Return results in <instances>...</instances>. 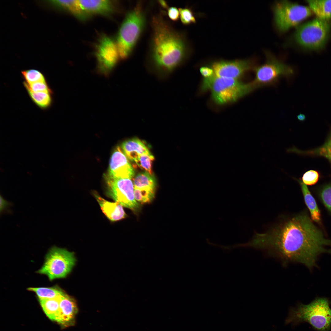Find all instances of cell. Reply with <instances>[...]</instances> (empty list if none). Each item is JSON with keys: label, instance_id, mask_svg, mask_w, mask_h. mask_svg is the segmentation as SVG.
Masks as SVG:
<instances>
[{"label": "cell", "instance_id": "cell-9", "mask_svg": "<svg viewBox=\"0 0 331 331\" xmlns=\"http://www.w3.org/2000/svg\"><path fill=\"white\" fill-rule=\"evenodd\" d=\"M253 69L255 78L251 82L255 89L272 85L280 78L289 77L294 74L291 67L275 59H269L265 63Z\"/></svg>", "mask_w": 331, "mask_h": 331}, {"label": "cell", "instance_id": "cell-13", "mask_svg": "<svg viewBox=\"0 0 331 331\" xmlns=\"http://www.w3.org/2000/svg\"><path fill=\"white\" fill-rule=\"evenodd\" d=\"M122 149L117 147L110 159L108 177L114 178L131 179L135 172Z\"/></svg>", "mask_w": 331, "mask_h": 331}, {"label": "cell", "instance_id": "cell-16", "mask_svg": "<svg viewBox=\"0 0 331 331\" xmlns=\"http://www.w3.org/2000/svg\"><path fill=\"white\" fill-rule=\"evenodd\" d=\"M78 1L82 10L88 15L90 14L108 15L114 9L113 3L110 0Z\"/></svg>", "mask_w": 331, "mask_h": 331}, {"label": "cell", "instance_id": "cell-2", "mask_svg": "<svg viewBox=\"0 0 331 331\" xmlns=\"http://www.w3.org/2000/svg\"><path fill=\"white\" fill-rule=\"evenodd\" d=\"M151 23L149 64L158 75L165 76L188 58L191 49L185 34L174 29L162 15H154Z\"/></svg>", "mask_w": 331, "mask_h": 331}, {"label": "cell", "instance_id": "cell-15", "mask_svg": "<svg viewBox=\"0 0 331 331\" xmlns=\"http://www.w3.org/2000/svg\"><path fill=\"white\" fill-rule=\"evenodd\" d=\"M94 195L102 212L110 220L116 221L126 217L123 207L120 204L116 202L108 201L96 192Z\"/></svg>", "mask_w": 331, "mask_h": 331}, {"label": "cell", "instance_id": "cell-10", "mask_svg": "<svg viewBox=\"0 0 331 331\" xmlns=\"http://www.w3.org/2000/svg\"><path fill=\"white\" fill-rule=\"evenodd\" d=\"M108 196L123 207L137 211L139 205L134 195V186L131 179L114 178L107 177Z\"/></svg>", "mask_w": 331, "mask_h": 331}, {"label": "cell", "instance_id": "cell-7", "mask_svg": "<svg viewBox=\"0 0 331 331\" xmlns=\"http://www.w3.org/2000/svg\"><path fill=\"white\" fill-rule=\"evenodd\" d=\"M75 261L73 253L53 246L49 250L43 266L37 272L46 275L50 280L64 278L70 272Z\"/></svg>", "mask_w": 331, "mask_h": 331}, {"label": "cell", "instance_id": "cell-23", "mask_svg": "<svg viewBox=\"0 0 331 331\" xmlns=\"http://www.w3.org/2000/svg\"><path fill=\"white\" fill-rule=\"evenodd\" d=\"M61 296L56 298L39 300L45 314L52 320H55L59 311Z\"/></svg>", "mask_w": 331, "mask_h": 331}, {"label": "cell", "instance_id": "cell-25", "mask_svg": "<svg viewBox=\"0 0 331 331\" xmlns=\"http://www.w3.org/2000/svg\"><path fill=\"white\" fill-rule=\"evenodd\" d=\"M30 97L33 102L39 108L46 109L51 105L52 93L46 92H33L27 91Z\"/></svg>", "mask_w": 331, "mask_h": 331}, {"label": "cell", "instance_id": "cell-35", "mask_svg": "<svg viewBox=\"0 0 331 331\" xmlns=\"http://www.w3.org/2000/svg\"><path fill=\"white\" fill-rule=\"evenodd\" d=\"M200 71L204 78H209L215 75L213 69L210 66L202 67Z\"/></svg>", "mask_w": 331, "mask_h": 331}, {"label": "cell", "instance_id": "cell-19", "mask_svg": "<svg viewBox=\"0 0 331 331\" xmlns=\"http://www.w3.org/2000/svg\"><path fill=\"white\" fill-rule=\"evenodd\" d=\"M297 180L300 185L305 204L309 210L312 219L316 222H319L321 219L320 211L314 198L306 185L302 181Z\"/></svg>", "mask_w": 331, "mask_h": 331}, {"label": "cell", "instance_id": "cell-4", "mask_svg": "<svg viewBox=\"0 0 331 331\" xmlns=\"http://www.w3.org/2000/svg\"><path fill=\"white\" fill-rule=\"evenodd\" d=\"M146 24L145 13L139 2L127 14L118 32L116 43L121 59H125L131 54Z\"/></svg>", "mask_w": 331, "mask_h": 331}, {"label": "cell", "instance_id": "cell-8", "mask_svg": "<svg viewBox=\"0 0 331 331\" xmlns=\"http://www.w3.org/2000/svg\"><path fill=\"white\" fill-rule=\"evenodd\" d=\"M273 10L276 26L282 32L297 25L313 12L309 7L287 1L276 2Z\"/></svg>", "mask_w": 331, "mask_h": 331}, {"label": "cell", "instance_id": "cell-17", "mask_svg": "<svg viewBox=\"0 0 331 331\" xmlns=\"http://www.w3.org/2000/svg\"><path fill=\"white\" fill-rule=\"evenodd\" d=\"M121 147L127 158L131 161H135L143 154H152L144 142L137 138L125 141Z\"/></svg>", "mask_w": 331, "mask_h": 331}, {"label": "cell", "instance_id": "cell-6", "mask_svg": "<svg viewBox=\"0 0 331 331\" xmlns=\"http://www.w3.org/2000/svg\"><path fill=\"white\" fill-rule=\"evenodd\" d=\"M330 25L329 20L317 17L298 27L295 33V39L306 48H320L327 39Z\"/></svg>", "mask_w": 331, "mask_h": 331}, {"label": "cell", "instance_id": "cell-21", "mask_svg": "<svg viewBox=\"0 0 331 331\" xmlns=\"http://www.w3.org/2000/svg\"><path fill=\"white\" fill-rule=\"evenodd\" d=\"M133 182L134 188L155 191L156 180L152 175L147 172L145 171L137 174L133 178Z\"/></svg>", "mask_w": 331, "mask_h": 331}, {"label": "cell", "instance_id": "cell-30", "mask_svg": "<svg viewBox=\"0 0 331 331\" xmlns=\"http://www.w3.org/2000/svg\"><path fill=\"white\" fill-rule=\"evenodd\" d=\"M23 84L27 91L33 92H46L52 93V91L49 86L47 82H38L28 84L24 81Z\"/></svg>", "mask_w": 331, "mask_h": 331}, {"label": "cell", "instance_id": "cell-32", "mask_svg": "<svg viewBox=\"0 0 331 331\" xmlns=\"http://www.w3.org/2000/svg\"><path fill=\"white\" fill-rule=\"evenodd\" d=\"M320 196L325 205L331 211V185L323 188L321 191Z\"/></svg>", "mask_w": 331, "mask_h": 331}, {"label": "cell", "instance_id": "cell-20", "mask_svg": "<svg viewBox=\"0 0 331 331\" xmlns=\"http://www.w3.org/2000/svg\"><path fill=\"white\" fill-rule=\"evenodd\" d=\"M51 2L53 5L70 12L79 19L85 20L88 16L81 8L78 0H53Z\"/></svg>", "mask_w": 331, "mask_h": 331}, {"label": "cell", "instance_id": "cell-24", "mask_svg": "<svg viewBox=\"0 0 331 331\" xmlns=\"http://www.w3.org/2000/svg\"><path fill=\"white\" fill-rule=\"evenodd\" d=\"M295 152L301 154L324 157L331 163V133L326 141L321 146L314 149L304 151L296 149Z\"/></svg>", "mask_w": 331, "mask_h": 331}, {"label": "cell", "instance_id": "cell-22", "mask_svg": "<svg viewBox=\"0 0 331 331\" xmlns=\"http://www.w3.org/2000/svg\"><path fill=\"white\" fill-rule=\"evenodd\" d=\"M27 290L35 292L39 300L59 297L64 292L56 286L48 287H29Z\"/></svg>", "mask_w": 331, "mask_h": 331}, {"label": "cell", "instance_id": "cell-36", "mask_svg": "<svg viewBox=\"0 0 331 331\" xmlns=\"http://www.w3.org/2000/svg\"><path fill=\"white\" fill-rule=\"evenodd\" d=\"M158 3L159 5L165 9H168L169 8L168 5L167 3L165 1L163 0H160L158 1Z\"/></svg>", "mask_w": 331, "mask_h": 331}, {"label": "cell", "instance_id": "cell-5", "mask_svg": "<svg viewBox=\"0 0 331 331\" xmlns=\"http://www.w3.org/2000/svg\"><path fill=\"white\" fill-rule=\"evenodd\" d=\"M202 89L210 90L213 101L220 105L236 101L255 89L251 82L245 83L238 79L220 77L215 75L204 79Z\"/></svg>", "mask_w": 331, "mask_h": 331}, {"label": "cell", "instance_id": "cell-18", "mask_svg": "<svg viewBox=\"0 0 331 331\" xmlns=\"http://www.w3.org/2000/svg\"><path fill=\"white\" fill-rule=\"evenodd\" d=\"M309 7L317 17L329 20L331 18V0L307 1Z\"/></svg>", "mask_w": 331, "mask_h": 331}, {"label": "cell", "instance_id": "cell-14", "mask_svg": "<svg viewBox=\"0 0 331 331\" xmlns=\"http://www.w3.org/2000/svg\"><path fill=\"white\" fill-rule=\"evenodd\" d=\"M78 311L74 300L64 292L60 297L59 309L55 321L64 326L73 325Z\"/></svg>", "mask_w": 331, "mask_h": 331}, {"label": "cell", "instance_id": "cell-31", "mask_svg": "<svg viewBox=\"0 0 331 331\" xmlns=\"http://www.w3.org/2000/svg\"><path fill=\"white\" fill-rule=\"evenodd\" d=\"M319 177V173L317 171L311 170L303 174L302 179V182L306 185H311L316 183Z\"/></svg>", "mask_w": 331, "mask_h": 331}, {"label": "cell", "instance_id": "cell-37", "mask_svg": "<svg viewBox=\"0 0 331 331\" xmlns=\"http://www.w3.org/2000/svg\"><path fill=\"white\" fill-rule=\"evenodd\" d=\"M297 118L299 121H303L305 120L306 117L304 114H300L297 116Z\"/></svg>", "mask_w": 331, "mask_h": 331}, {"label": "cell", "instance_id": "cell-3", "mask_svg": "<svg viewBox=\"0 0 331 331\" xmlns=\"http://www.w3.org/2000/svg\"><path fill=\"white\" fill-rule=\"evenodd\" d=\"M285 322L287 324L306 322L318 331H328L331 326L329 302L319 298L308 304H300L291 310Z\"/></svg>", "mask_w": 331, "mask_h": 331}, {"label": "cell", "instance_id": "cell-12", "mask_svg": "<svg viewBox=\"0 0 331 331\" xmlns=\"http://www.w3.org/2000/svg\"><path fill=\"white\" fill-rule=\"evenodd\" d=\"M210 66L216 76L238 79L253 69L251 62L248 59L218 60L212 62Z\"/></svg>", "mask_w": 331, "mask_h": 331}, {"label": "cell", "instance_id": "cell-26", "mask_svg": "<svg viewBox=\"0 0 331 331\" xmlns=\"http://www.w3.org/2000/svg\"><path fill=\"white\" fill-rule=\"evenodd\" d=\"M21 73L24 82L28 84L46 82L44 75L37 70L31 69L23 70Z\"/></svg>", "mask_w": 331, "mask_h": 331}, {"label": "cell", "instance_id": "cell-27", "mask_svg": "<svg viewBox=\"0 0 331 331\" xmlns=\"http://www.w3.org/2000/svg\"><path fill=\"white\" fill-rule=\"evenodd\" d=\"M154 159L152 154H144L140 156L135 162L140 168L152 175V163Z\"/></svg>", "mask_w": 331, "mask_h": 331}, {"label": "cell", "instance_id": "cell-29", "mask_svg": "<svg viewBox=\"0 0 331 331\" xmlns=\"http://www.w3.org/2000/svg\"><path fill=\"white\" fill-rule=\"evenodd\" d=\"M178 9L180 20L183 25H188L196 23V17L191 8L185 7Z\"/></svg>", "mask_w": 331, "mask_h": 331}, {"label": "cell", "instance_id": "cell-11", "mask_svg": "<svg viewBox=\"0 0 331 331\" xmlns=\"http://www.w3.org/2000/svg\"><path fill=\"white\" fill-rule=\"evenodd\" d=\"M95 54L98 71L105 75H108L120 57L116 42L110 37L103 35L97 45Z\"/></svg>", "mask_w": 331, "mask_h": 331}, {"label": "cell", "instance_id": "cell-34", "mask_svg": "<svg viewBox=\"0 0 331 331\" xmlns=\"http://www.w3.org/2000/svg\"><path fill=\"white\" fill-rule=\"evenodd\" d=\"M12 204L10 202L5 200L1 196H0V211L1 214L5 212H10L9 208L12 206Z\"/></svg>", "mask_w": 331, "mask_h": 331}, {"label": "cell", "instance_id": "cell-1", "mask_svg": "<svg viewBox=\"0 0 331 331\" xmlns=\"http://www.w3.org/2000/svg\"><path fill=\"white\" fill-rule=\"evenodd\" d=\"M239 246L267 250L284 263H300L310 269L317 266L320 255L331 254V249L326 248L331 246V240L304 214L288 219L267 232L256 233L250 241Z\"/></svg>", "mask_w": 331, "mask_h": 331}, {"label": "cell", "instance_id": "cell-33", "mask_svg": "<svg viewBox=\"0 0 331 331\" xmlns=\"http://www.w3.org/2000/svg\"><path fill=\"white\" fill-rule=\"evenodd\" d=\"M167 14L169 18L173 21H177L180 18L179 9L175 7H169L168 9Z\"/></svg>", "mask_w": 331, "mask_h": 331}, {"label": "cell", "instance_id": "cell-28", "mask_svg": "<svg viewBox=\"0 0 331 331\" xmlns=\"http://www.w3.org/2000/svg\"><path fill=\"white\" fill-rule=\"evenodd\" d=\"M134 193L136 201L143 204L149 203L152 201L154 197L155 191L134 188Z\"/></svg>", "mask_w": 331, "mask_h": 331}]
</instances>
